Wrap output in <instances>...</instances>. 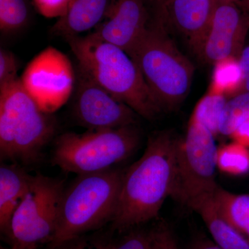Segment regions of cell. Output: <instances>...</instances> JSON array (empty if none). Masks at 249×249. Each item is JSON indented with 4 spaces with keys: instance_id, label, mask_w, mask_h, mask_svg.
<instances>
[{
    "instance_id": "cell-9",
    "label": "cell",
    "mask_w": 249,
    "mask_h": 249,
    "mask_svg": "<svg viewBox=\"0 0 249 249\" xmlns=\"http://www.w3.org/2000/svg\"><path fill=\"white\" fill-rule=\"evenodd\" d=\"M19 79L41 110L52 114L71 97L76 71L65 54L49 47L31 60Z\"/></svg>"
},
{
    "instance_id": "cell-29",
    "label": "cell",
    "mask_w": 249,
    "mask_h": 249,
    "mask_svg": "<svg viewBox=\"0 0 249 249\" xmlns=\"http://www.w3.org/2000/svg\"><path fill=\"white\" fill-rule=\"evenodd\" d=\"M189 249H221L212 240L201 237L194 241Z\"/></svg>"
},
{
    "instance_id": "cell-18",
    "label": "cell",
    "mask_w": 249,
    "mask_h": 249,
    "mask_svg": "<svg viewBox=\"0 0 249 249\" xmlns=\"http://www.w3.org/2000/svg\"><path fill=\"white\" fill-rule=\"evenodd\" d=\"M88 238L95 249H152L151 230L142 229V226L124 232L108 231Z\"/></svg>"
},
{
    "instance_id": "cell-22",
    "label": "cell",
    "mask_w": 249,
    "mask_h": 249,
    "mask_svg": "<svg viewBox=\"0 0 249 249\" xmlns=\"http://www.w3.org/2000/svg\"><path fill=\"white\" fill-rule=\"evenodd\" d=\"M227 101L225 95L210 91L197 103L192 117L209 129L215 137L219 134V121Z\"/></svg>"
},
{
    "instance_id": "cell-25",
    "label": "cell",
    "mask_w": 249,
    "mask_h": 249,
    "mask_svg": "<svg viewBox=\"0 0 249 249\" xmlns=\"http://www.w3.org/2000/svg\"><path fill=\"white\" fill-rule=\"evenodd\" d=\"M18 62L14 54L9 51L0 50V88L12 83L18 77Z\"/></svg>"
},
{
    "instance_id": "cell-10",
    "label": "cell",
    "mask_w": 249,
    "mask_h": 249,
    "mask_svg": "<svg viewBox=\"0 0 249 249\" xmlns=\"http://www.w3.org/2000/svg\"><path fill=\"white\" fill-rule=\"evenodd\" d=\"M73 113L88 130L120 128L137 124L138 114L77 67Z\"/></svg>"
},
{
    "instance_id": "cell-17",
    "label": "cell",
    "mask_w": 249,
    "mask_h": 249,
    "mask_svg": "<svg viewBox=\"0 0 249 249\" xmlns=\"http://www.w3.org/2000/svg\"><path fill=\"white\" fill-rule=\"evenodd\" d=\"M212 198L223 216L249 241V195L236 194L218 186Z\"/></svg>"
},
{
    "instance_id": "cell-33",
    "label": "cell",
    "mask_w": 249,
    "mask_h": 249,
    "mask_svg": "<svg viewBox=\"0 0 249 249\" xmlns=\"http://www.w3.org/2000/svg\"><path fill=\"white\" fill-rule=\"evenodd\" d=\"M1 249H10V248L7 249V248H5V247H1Z\"/></svg>"
},
{
    "instance_id": "cell-13",
    "label": "cell",
    "mask_w": 249,
    "mask_h": 249,
    "mask_svg": "<svg viewBox=\"0 0 249 249\" xmlns=\"http://www.w3.org/2000/svg\"><path fill=\"white\" fill-rule=\"evenodd\" d=\"M215 6L214 0H169L154 16L175 28L201 58Z\"/></svg>"
},
{
    "instance_id": "cell-3",
    "label": "cell",
    "mask_w": 249,
    "mask_h": 249,
    "mask_svg": "<svg viewBox=\"0 0 249 249\" xmlns=\"http://www.w3.org/2000/svg\"><path fill=\"white\" fill-rule=\"evenodd\" d=\"M124 173L122 168L114 167L78 175L64 191L58 227L47 249L110 224L117 209Z\"/></svg>"
},
{
    "instance_id": "cell-28",
    "label": "cell",
    "mask_w": 249,
    "mask_h": 249,
    "mask_svg": "<svg viewBox=\"0 0 249 249\" xmlns=\"http://www.w3.org/2000/svg\"><path fill=\"white\" fill-rule=\"evenodd\" d=\"M230 137L233 142L249 148V119L242 123Z\"/></svg>"
},
{
    "instance_id": "cell-8",
    "label": "cell",
    "mask_w": 249,
    "mask_h": 249,
    "mask_svg": "<svg viewBox=\"0 0 249 249\" xmlns=\"http://www.w3.org/2000/svg\"><path fill=\"white\" fill-rule=\"evenodd\" d=\"M217 150L214 134L191 116L186 134L177 144L172 198L188 206L196 198L214 193L219 186Z\"/></svg>"
},
{
    "instance_id": "cell-6",
    "label": "cell",
    "mask_w": 249,
    "mask_h": 249,
    "mask_svg": "<svg viewBox=\"0 0 249 249\" xmlns=\"http://www.w3.org/2000/svg\"><path fill=\"white\" fill-rule=\"evenodd\" d=\"M137 124L120 128L66 132L55 139L52 164L77 175L114 168L133 155L141 143Z\"/></svg>"
},
{
    "instance_id": "cell-5",
    "label": "cell",
    "mask_w": 249,
    "mask_h": 249,
    "mask_svg": "<svg viewBox=\"0 0 249 249\" xmlns=\"http://www.w3.org/2000/svg\"><path fill=\"white\" fill-rule=\"evenodd\" d=\"M57 121L41 110L19 78L0 88V157L1 160L32 165L55 135Z\"/></svg>"
},
{
    "instance_id": "cell-21",
    "label": "cell",
    "mask_w": 249,
    "mask_h": 249,
    "mask_svg": "<svg viewBox=\"0 0 249 249\" xmlns=\"http://www.w3.org/2000/svg\"><path fill=\"white\" fill-rule=\"evenodd\" d=\"M249 119V91L237 93L228 99L219 121V134L231 137Z\"/></svg>"
},
{
    "instance_id": "cell-32",
    "label": "cell",
    "mask_w": 249,
    "mask_h": 249,
    "mask_svg": "<svg viewBox=\"0 0 249 249\" xmlns=\"http://www.w3.org/2000/svg\"><path fill=\"white\" fill-rule=\"evenodd\" d=\"M249 7V0H246L245 4H244V8L245 9H248Z\"/></svg>"
},
{
    "instance_id": "cell-15",
    "label": "cell",
    "mask_w": 249,
    "mask_h": 249,
    "mask_svg": "<svg viewBox=\"0 0 249 249\" xmlns=\"http://www.w3.org/2000/svg\"><path fill=\"white\" fill-rule=\"evenodd\" d=\"M212 195L196 198L187 207L200 216L209 231L212 240L219 248L249 249V241L223 216L214 204Z\"/></svg>"
},
{
    "instance_id": "cell-30",
    "label": "cell",
    "mask_w": 249,
    "mask_h": 249,
    "mask_svg": "<svg viewBox=\"0 0 249 249\" xmlns=\"http://www.w3.org/2000/svg\"><path fill=\"white\" fill-rule=\"evenodd\" d=\"M215 3H235L241 6H243L246 0H214Z\"/></svg>"
},
{
    "instance_id": "cell-2",
    "label": "cell",
    "mask_w": 249,
    "mask_h": 249,
    "mask_svg": "<svg viewBox=\"0 0 249 249\" xmlns=\"http://www.w3.org/2000/svg\"><path fill=\"white\" fill-rule=\"evenodd\" d=\"M65 40L77 67L139 116L152 120L161 112L138 66L124 49L92 33Z\"/></svg>"
},
{
    "instance_id": "cell-16",
    "label": "cell",
    "mask_w": 249,
    "mask_h": 249,
    "mask_svg": "<svg viewBox=\"0 0 249 249\" xmlns=\"http://www.w3.org/2000/svg\"><path fill=\"white\" fill-rule=\"evenodd\" d=\"M35 176L29 175L18 163L0 167V230L1 234L11 217L30 191Z\"/></svg>"
},
{
    "instance_id": "cell-34",
    "label": "cell",
    "mask_w": 249,
    "mask_h": 249,
    "mask_svg": "<svg viewBox=\"0 0 249 249\" xmlns=\"http://www.w3.org/2000/svg\"><path fill=\"white\" fill-rule=\"evenodd\" d=\"M169 1V0H165V4H166L167 2H168V1ZM165 4H164V6H165Z\"/></svg>"
},
{
    "instance_id": "cell-23",
    "label": "cell",
    "mask_w": 249,
    "mask_h": 249,
    "mask_svg": "<svg viewBox=\"0 0 249 249\" xmlns=\"http://www.w3.org/2000/svg\"><path fill=\"white\" fill-rule=\"evenodd\" d=\"M30 18L29 0H0V29L4 34L20 30Z\"/></svg>"
},
{
    "instance_id": "cell-26",
    "label": "cell",
    "mask_w": 249,
    "mask_h": 249,
    "mask_svg": "<svg viewBox=\"0 0 249 249\" xmlns=\"http://www.w3.org/2000/svg\"><path fill=\"white\" fill-rule=\"evenodd\" d=\"M39 14L47 18H59L66 12L70 0H32Z\"/></svg>"
},
{
    "instance_id": "cell-20",
    "label": "cell",
    "mask_w": 249,
    "mask_h": 249,
    "mask_svg": "<svg viewBox=\"0 0 249 249\" xmlns=\"http://www.w3.org/2000/svg\"><path fill=\"white\" fill-rule=\"evenodd\" d=\"M217 170L226 175L240 176L249 172V148L232 142L217 147Z\"/></svg>"
},
{
    "instance_id": "cell-7",
    "label": "cell",
    "mask_w": 249,
    "mask_h": 249,
    "mask_svg": "<svg viewBox=\"0 0 249 249\" xmlns=\"http://www.w3.org/2000/svg\"><path fill=\"white\" fill-rule=\"evenodd\" d=\"M65 189L63 180L36 175L3 233L10 249H38L51 243L58 227Z\"/></svg>"
},
{
    "instance_id": "cell-19",
    "label": "cell",
    "mask_w": 249,
    "mask_h": 249,
    "mask_svg": "<svg viewBox=\"0 0 249 249\" xmlns=\"http://www.w3.org/2000/svg\"><path fill=\"white\" fill-rule=\"evenodd\" d=\"M213 73V92L227 93L240 92L244 83L243 75L239 65L238 59H224L214 64ZM235 96V95H234Z\"/></svg>"
},
{
    "instance_id": "cell-4",
    "label": "cell",
    "mask_w": 249,
    "mask_h": 249,
    "mask_svg": "<svg viewBox=\"0 0 249 249\" xmlns=\"http://www.w3.org/2000/svg\"><path fill=\"white\" fill-rule=\"evenodd\" d=\"M146 82L160 110H175L191 90L195 67L170 37L160 18L152 19L129 53Z\"/></svg>"
},
{
    "instance_id": "cell-24",
    "label": "cell",
    "mask_w": 249,
    "mask_h": 249,
    "mask_svg": "<svg viewBox=\"0 0 249 249\" xmlns=\"http://www.w3.org/2000/svg\"><path fill=\"white\" fill-rule=\"evenodd\" d=\"M150 230L152 234V249H178L173 232L166 223L159 222Z\"/></svg>"
},
{
    "instance_id": "cell-1",
    "label": "cell",
    "mask_w": 249,
    "mask_h": 249,
    "mask_svg": "<svg viewBox=\"0 0 249 249\" xmlns=\"http://www.w3.org/2000/svg\"><path fill=\"white\" fill-rule=\"evenodd\" d=\"M178 141L169 131L152 134L142 157L124 169L117 209L109 231H125L158 217L171 196Z\"/></svg>"
},
{
    "instance_id": "cell-12",
    "label": "cell",
    "mask_w": 249,
    "mask_h": 249,
    "mask_svg": "<svg viewBox=\"0 0 249 249\" xmlns=\"http://www.w3.org/2000/svg\"><path fill=\"white\" fill-rule=\"evenodd\" d=\"M152 19L148 0H112L106 17L92 34L129 54L146 32Z\"/></svg>"
},
{
    "instance_id": "cell-31",
    "label": "cell",
    "mask_w": 249,
    "mask_h": 249,
    "mask_svg": "<svg viewBox=\"0 0 249 249\" xmlns=\"http://www.w3.org/2000/svg\"><path fill=\"white\" fill-rule=\"evenodd\" d=\"M243 91H249V76L244 81L243 85H242V89H241L240 92H243Z\"/></svg>"
},
{
    "instance_id": "cell-11",
    "label": "cell",
    "mask_w": 249,
    "mask_h": 249,
    "mask_svg": "<svg viewBox=\"0 0 249 249\" xmlns=\"http://www.w3.org/2000/svg\"><path fill=\"white\" fill-rule=\"evenodd\" d=\"M249 31V13L235 3H216L201 59L214 64L238 59Z\"/></svg>"
},
{
    "instance_id": "cell-27",
    "label": "cell",
    "mask_w": 249,
    "mask_h": 249,
    "mask_svg": "<svg viewBox=\"0 0 249 249\" xmlns=\"http://www.w3.org/2000/svg\"><path fill=\"white\" fill-rule=\"evenodd\" d=\"M53 249H95L86 236L67 241Z\"/></svg>"
},
{
    "instance_id": "cell-14",
    "label": "cell",
    "mask_w": 249,
    "mask_h": 249,
    "mask_svg": "<svg viewBox=\"0 0 249 249\" xmlns=\"http://www.w3.org/2000/svg\"><path fill=\"white\" fill-rule=\"evenodd\" d=\"M112 0H70L66 12L58 18L50 33L67 38L96 28L106 17Z\"/></svg>"
},
{
    "instance_id": "cell-35",
    "label": "cell",
    "mask_w": 249,
    "mask_h": 249,
    "mask_svg": "<svg viewBox=\"0 0 249 249\" xmlns=\"http://www.w3.org/2000/svg\"><path fill=\"white\" fill-rule=\"evenodd\" d=\"M247 11H248V12L249 13V8L248 9H247Z\"/></svg>"
}]
</instances>
